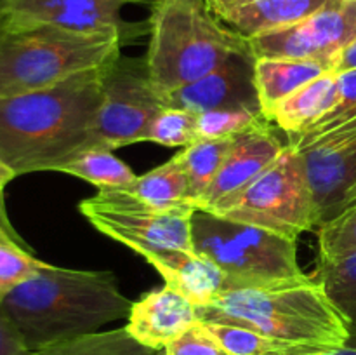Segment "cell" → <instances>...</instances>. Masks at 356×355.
I'll list each match as a JSON object with an SVG mask.
<instances>
[{"instance_id":"cell-9","label":"cell","mask_w":356,"mask_h":355,"mask_svg":"<svg viewBox=\"0 0 356 355\" xmlns=\"http://www.w3.org/2000/svg\"><path fill=\"white\" fill-rule=\"evenodd\" d=\"M165 108L149 79L145 58L118 56L106 68L103 101L94 125L96 148L113 150L145 141L153 118Z\"/></svg>"},{"instance_id":"cell-35","label":"cell","mask_w":356,"mask_h":355,"mask_svg":"<svg viewBox=\"0 0 356 355\" xmlns=\"http://www.w3.org/2000/svg\"><path fill=\"white\" fill-rule=\"evenodd\" d=\"M0 230H7L9 233H14V235H19V233L16 232V228L13 226V223H10L9 216H7V209H6V198L3 200H0Z\"/></svg>"},{"instance_id":"cell-10","label":"cell","mask_w":356,"mask_h":355,"mask_svg":"<svg viewBox=\"0 0 356 355\" xmlns=\"http://www.w3.org/2000/svg\"><path fill=\"white\" fill-rule=\"evenodd\" d=\"M356 37V0H329L306 19L249 38L254 59H315L329 66Z\"/></svg>"},{"instance_id":"cell-39","label":"cell","mask_w":356,"mask_h":355,"mask_svg":"<svg viewBox=\"0 0 356 355\" xmlns=\"http://www.w3.org/2000/svg\"><path fill=\"white\" fill-rule=\"evenodd\" d=\"M3 198H6L3 197V191H0V200H3Z\"/></svg>"},{"instance_id":"cell-26","label":"cell","mask_w":356,"mask_h":355,"mask_svg":"<svg viewBox=\"0 0 356 355\" xmlns=\"http://www.w3.org/2000/svg\"><path fill=\"white\" fill-rule=\"evenodd\" d=\"M42 267L45 261L35 258L19 235L0 230V299Z\"/></svg>"},{"instance_id":"cell-11","label":"cell","mask_w":356,"mask_h":355,"mask_svg":"<svg viewBox=\"0 0 356 355\" xmlns=\"http://www.w3.org/2000/svg\"><path fill=\"white\" fill-rule=\"evenodd\" d=\"M296 150L302 157L320 226L344 207L356 183V117Z\"/></svg>"},{"instance_id":"cell-17","label":"cell","mask_w":356,"mask_h":355,"mask_svg":"<svg viewBox=\"0 0 356 355\" xmlns=\"http://www.w3.org/2000/svg\"><path fill=\"white\" fill-rule=\"evenodd\" d=\"M329 0H205L211 13L245 38L299 23Z\"/></svg>"},{"instance_id":"cell-25","label":"cell","mask_w":356,"mask_h":355,"mask_svg":"<svg viewBox=\"0 0 356 355\" xmlns=\"http://www.w3.org/2000/svg\"><path fill=\"white\" fill-rule=\"evenodd\" d=\"M313 277L325 287L351 329H356V253L329 263H316Z\"/></svg>"},{"instance_id":"cell-5","label":"cell","mask_w":356,"mask_h":355,"mask_svg":"<svg viewBox=\"0 0 356 355\" xmlns=\"http://www.w3.org/2000/svg\"><path fill=\"white\" fill-rule=\"evenodd\" d=\"M122 31L82 33L54 26L6 28L0 35V97L47 89L120 56Z\"/></svg>"},{"instance_id":"cell-12","label":"cell","mask_w":356,"mask_h":355,"mask_svg":"<svg viewBox=\"0 0 356 355\" xmlns=\"http://www.w3.org/2000/svg\"><path fill=\"white\" fill-rule=\"evenodd\" d=\"M285 146L287 141L277 134V125L271 122L238 134L211 187L191 205L198 211L222 214L280 157Z\"/></svg>"},{"instance_id":"cell-38","label":"cell","mask_w":356,"mask_h":355,"mask_svg":"<svg viewBox=\"0 0 356 355\" xmlns=\"http://www.w3.org/2000/svg\"><path fill=\"white\" fill-rule=\"evenodd\" d=\"M353 200H356V183L353 184V188H351V190H350V194H348L346 200H344V207H346L348 204H351V202H353ZM343 209H341V211H343Z\"/></svg>"},{"instance_id":"cell-23","label":"cell","mask_w":356,"mask_h":355,"mask_svg":"<svg viewBox=\"0 0 356 355\" xmlns=\"http://www.w3.org/2000/svg\"><path fill=\"white\" fill-rule=\"evenodd\" d=\"M31 355H159V352L143 347L127 333L125 327H118L73 338L42 348Z\"/></svg>"},{"instance_id":"cell-1","label":"cell","mask_w":356,"mask_h":355,"mask_svg":"<svg viewBox=\"0 0 356 355\" xmlns=\"http://www.w3.org/2000/svg\"><path fill=\"white\" fill-rule=\"evenodd\" d=\"M108 65L47 89L0 97V159L16 176L59 173L79 153L96 148L94 125Z\"/></svg>"},{"instance_id":"cell-36","label":"cell","mask_w":356,"mask_h":355,"mask_svg":"<svg viewBox=\"0 0 356 355\" xmlns=\"http://www.w3.org/2000/svg\"><path fill=\"white\" fill-rule=\"evenodd\" d=\"M327 355H356V329H351L350 340L346 341V345L343 348Z\"/></svg>"},{"instance_id":"cell-27","label":"cell","mask_w":356,"mask_h":355,"mask_svg":"<svg viewBox=\"0 0 356 355\" xmlns=\"http://www.w3.org/2000/svg\"><path fill=\"white\" fill-rule=\"evenodd\" d=\"M356 117V70L344 72L337 75V101L318 122L306 129L305 132L296 136H289L287 141L294 148L308 145L313 139L320 138L325 132L346 124Z\"/></svg>"},{"instance_id":"cell-34","label":"cell","mask_w":356,"mask_h":355,"mask_svg":"<svg viewBox=\"0 0 356 355\" xmlns=\"http://www.w3.org/2000/svg\"><path fill=\"white\" fill-rule=\"evenodd\" d=\"M14 178H17L16 173H14V171L10 169L2 159H0V191H3V188H6Z\"/></svg>"},{"instance_id":"cell-4","label":"cell","mask_w":356,"mask_h":355,"mask_svg":"<svg viewBox=\"0 0 356 355\" xmlns=\"http://www.w3.org/2000/svg\"><path fill=\"white\" fill-rule=\"evenodd\" d=\"M238 54L249 38L222 26L205 0H156L149 17L146 66L160 94L188 86Z\"/></svg>"},{"instance_id":"cell-37","label":"cell","mask_w":356,"mask_h":355,"mask_svg":"<svg viewBox=\"0 0 356 355\" xmlns=\"http://www.w3.org/2000/svg\"><path fill=\"white\" fill-rule=\"evenodd\" d=\"M7 28V19H6V0H0V35Z\"/></svg>"},{"instance_id":"cell-15","label":"cell","mask_w":356,"mask_h":355,"mask_svg":"<svg viewBox=\"0 0 356 355\" xmlns=\"http://www.w3.org/2000/svg\"><path fill=\"white\" fill-rule=\"evenodd\" d=\"M127 319V333L143 347L160 352L198 322V313L186 296L165 284L132 303Z\"/></svg>"},{"instance_id":"cell-28","label":"cell","mask_w":356,"mask_h":355,"mask_svg":"<svg viewBox=\"0 0 356 355\" xmlns=\"http://www.w3.org/2000/svg\"><path fill=\"white\" fill-rule=\"evenodd\" d=\"M318 263L341 260L356 253V200L348 204L332 219L316 228Z\"/></svg>"},{"instance_id":"cell-30","label":"cell","mask_w":356,"mask_h":355,"mask_svg":"<svg viewBox=\"0 0 356 355\" xmlns=\"http://www.w3.org/2000/svg\"><path fill=\"white\" fill-rule=\"evenodd\" d=\"M261 111L228 108V110H212L198 115V139L229 138L242 132L268 124Z\"/></svg>"},{"instance_id":"cell-14","label":"cell","mask_w":356,"mask_h":355,"mask_svg":"<svg viewBox=\"0 0 356 355\" xmlns=\"http://www.w3.org/2000/svg\"><path fill=\"white\" fill-rule=\"evenodd\" d=\"M254 65L256 59L252 54L233 56L202 79L162 94L163 104L165 108H179L195 115L228 108L261 111Z\"/></svg>"},{"instance_id":"cell-13","label":"cell","mask_w":356,"mask_h":355,"mask_svg":"<svg viewBox=\"0 0 356 355\" xmlns=\"http://www.w3.org/2000/svg\"><path fill=\"white\" fill-rule=\"evenodd\" d=\"M132 0H6L7 28L54 26L82 33L122 31V9Z\"/></svg>"},{"instance_id":"cell-20","label":"cell","mask_w":356,"mask_h":355,"mask_svg":"<svg viewBox=\"0 0 356 355\" xmlns=\"http://www.w3.org/2000/svg\"><path fill=\"white\" fill-rule=\"evenodd\" d=\"M124 188L134 197L141 198L146 204L156 207H177V205H190V187L179 157L176 155L167 160L156 169L136 178L132 183Z\"/></svg>"},{"instance_id":"cell-22","label":"cell","mask_w":356,"mask_h":355,"mask_svg":"<svg viewBox=\"0 0 356 355\" xmlns=\"http://www.w3.org/2000/svg\"><path fill=\"white\" fill-rule=\"evenodd\" d=\"M238 136V134H236ZM236 136L216 139H197L177 153L190 187V205L211 187L218 176L229 150L235 145ZM193 207V205H191ZM195 209V207H193Z\"/></svg>"},{"instance_id":"cell-16","label":"cell","mask_w":356,"mask_h":355,"mask_svg":"<svg viewBox=\"0 0 356 355\" xmlns=\"http://www.w3.org/2000/svg\"><path fill=\"white\" fill-rule=\"evenodd\" d=\"M141 256L162 275L167 285L186 296L197 308L207 306L225 292L247 289L242 282L197 253L162 249L148 251Z\"/></svg>"},{"instance_id":"cell-31","label":"cell","mask_w":356,"mask_h":355,"mask_svg":"<svg viewBox=\"0 0 356 355\" xmlns=\"http://www.w3.org/2000/svg\"><path fill=\"white\" fill-rule=\"evenodd\" d=\"M159 355H229L216 340L207 324L198 320L190 329L170 341Z\"/></svg>"},{"instance_id":"cell-6","label":"cell","mask_w":356,"mask_h":355,"mask_svg":"<svg viewBox=\"0 0 356 355\" xmlns=\"http://www.w3.org/2000/svg\"><path fill=\"white\" fill-rule=\"evenodd\" d=\"M191 239L195 253L247 289L301 284L312 278L298 263V240L264 228L195 209Z\"/></svg>"},{"instance_id":"cell-33","label":"cell","mask_w":356,"mask_h":355,"mask_svg":"<svg viewBox=\"0 0 356 355\" xmlns=\"http://www.w3.org/2000/svg\"><path fill=\"white\" fill-rule=\"evenodd\" d=\"M356 70V37L348 45H344L336 58L330 63V72L339 75L344 72H353Z\"/></svg>"},{"instance_id":"cell-2","label":"cell","mask_w":356,"mask_h":355,"mask_svg":"<svg viewBox=\"0 0 356 355\" xmlns=\"http://www.w3.org/2000/svg\"><path fill=\"white\" fill-rule=\"evenodd\" d=\"M131 306L113 271L72 270L49 263L0 299V313L31 352L97 333L106 324L129 317Z\"/></svg>"},{"instance_id":"cell-18","label":"cell","mask_w":356,"mask_h":355,"mask_svg":"<svg viewBox=\"0 0 356 355\" xmlns=\"http://www.w3.org/2000/svg\"><path fill=\"white\" fill-rule=\"evenodd\" d=\"M330 72L329 66L315 59H285V58H259L254 65L257 97L261 113L270 120L275 106L291 96L299 87L318 79Z\"/></svg>"},{"instance_id":"cell-21","label":"cell","mask_w":356,"mask_h":355,"mask_svg":"<svg viewBox=\"0 0 356 355\" xmlns=\"http://www.w3.org/2000/svg\"><path fill=\"white\" fill-rule=\"evenodd\" d=\"M216 340L222 345L229 355H327L322 348L308 347V345H296L289 341L270 338L257 331L235 324L205 322Z\"/></svg>"},{"instance_id":"cell-19","label":"cell","mask_w":356,"mask_h":355,"mask_svg":"<svg viewBox=\"0 0 356 355\" xmlns=\"http://www.w3.org/2000/svg\"><path fill=\"white\" fill-rule=\"evenodd\" d=\"M336 101L337 75L327 72L282 100L275 106L270 122L285 132L287 138L301 134L318 122L336 104Z\"/></svg>"},{"instance_id":"cell-24","label":"cell","mask_w":356,"mask_h":355,"mask_svg":"<svg viewBox=\"0 0 356 355\" xmlns=\"http://www.w3.org/2000/svg\"><path fill=\"white\" fill-rule=\"evenodd\" d=\"M59 173L75 176L97 188L127 187L138 178L124 160L113 155V152L101 148L79 153L72 162L63 166Z\"/></svg>"},{"instance_id":"cell-8","label":"cell","mask_w":356,"mask_h":355,"mask_svg":"<svg viewBox=\"0 0 356 355\" xmlns=\"http://www.w3.org/2000/svg\"><path fill=\"white\" fill-rule=\"evenodd\" d=\"M219 216L294 240L318 228L315 200L299 150L287 141L280 157Z\"/></svg>"},{"instance_id":"cell-3","label":"cell","mask_w":356,"mask_h":355,"mask_svg":"<svg viewBox=\"0 0 356 355\" xmlns=\"http://www.w3.org/2000/svg\"><path fill=\"white\" fill-rule=\"evenodd\" d=\"M202 322L235 324L270 338L336 352L351 327L315 277L278 287H252L218 296L197 308Z\"/></svg>"},{"instance_id":"cell-32","label":"cell","mask_w":356,"mask_h":355,"mask_svg":"<svg viewBox=\"0 0 356 355\" xmlns=\"http://www.w3.org/2000/svg\"><path fill=\"white\" fill-rule=\"evenodd\" d=\"M16 327L0 313V355H31Z\"/></svg>"},{"instance_id":"cell-7","label":"cell","mask_w":356,"mask_h":355,"mask_svg":"<svg viewBox=\"0 0 356 355\" xmlns=\"http://www.w3.org/2000/svg\"><path fill=\"white\" fill-rule=\"evenodd\" d=\"M79 211L103 235L124 244L134 253L193 249L191 205L156 207L124 188H97V194L80 200Z\"/></svg>"},{"instance_id":"cell-29","label":"cell","mask_w":356,"mask_h":355,"mask_svg":"<svg viewBox=\"0 0 356 355\" xmlns=\"http://www.w3.org/2000/svg\"><path fill=\"white\" fill-rule=\"evenodd\" d=\"M198 139V115L179 108H163L148 125L145 141L163 146H190Z\"/></svg>"}]
</instances>
